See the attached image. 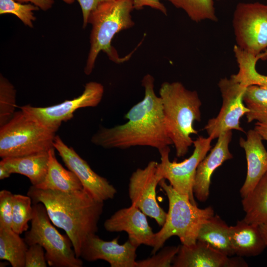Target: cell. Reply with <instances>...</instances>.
<instances>
[{
  "label": "cell",
  "mask_w": 267,
  "mask_h": 267,
  "mask_svg": "<svg viewBox=\"0 0 267 267\" xmlns=\"http://www.w3.org/2000/svg\"></svg>",
  "instance_id": "cell-40"
},
{
  "label": "cell",
  "mask_w": 267,
  "mask_h": 267,
  "mask_svg": "<svg viewBox=\"0 0 267 267\" xmlns=\"http://www.w3.org/2000/svg\"><path fill=\"white\" fill-rule=\"evenodd\" d=\"M79 2L83 14V28H86L88 24V19L90 13L99 5L111 0H76Z\"/></svg>",
  "instance_id": "cell-34"
},
{
  "label": "cell",
  "mask_w": 267,
  "mask_h": 267,
  "mask_svg": "<svg viewBox=\"0 0 267 267\" xmlns=\"http://www.w3.org/2000/svg\"><path fill=\"white\" fill-rule=\"evenodd\" d=\"M154 82L151 75H145L141 81L143 98L126 114L128 121L112 128H101L92 136V143L104 148L144 146L158 151L173 145L165 125L161 98L154 90Z\"/></svg>",
  "instance_id": "cell-1"
},
{
  "label": "cell",
  "mask_w": 267,
  "mask_h": 267,
  "mask_svg": "<svg viewBox=\"0 0 267 267\" xmlns=\"http://www.w3.org/2000/svg\"><path fill=\"white\" fill-rule=\"evenodd\" d=\"M16 1L24 3L30 2L38 7L40 9L46 11L52 6L54 3V0H15ZM64 2L68 4L73 3L75 0H62Z\"/></svg>",
  "instance_id": "cell-36"
},
{
  "label": "cell",
  "mask_w": 267,
  "mask_h": 267,
  "mask_svg": "<svg viewBox=\"0 0 267 267\" xmlns=\"http://www.w3.org/2000/svg\"><path fill=\"white\" fill-rule=\"evenodd\" d=\"M48 152L43 151L27 155L2 158L0 166L11 175L18 174L27 177L32 185L43 181L48 170Z\"/></svg>",
  "instance_id": "cell-19"
},
{
  "label": "cell",
  "mask_w": 267,
  "mask_h": 267,
  "mask_svg": "<svg viewBox=\"0 0 267 267\" xmlns=\"http://www.w3.org/2000/svg\"><path fill=\"white\" fill-rule=\"evenodd\" d=\"M259 226L265 243L267 246V222L260 224Z\"/></svg>",
  "instance_id": "cell-38"
},
{
  "label": "cell",
  "mask_w": 267,
  "mask_h": 267,
  "mask_svg": "<svg viewBox=\"0 0 267 267\" xmlns=\"http://www.w3.org/2000/svg\"><path fill=\"white\" fill-rule=\"evenodd\" d=\"M174 267H248L244 260L230 258L214 250L206 243L197 240L195 244L179 246L172 263Z\"/></svg>",
  "instance_id": "cell-16"
},
{
  "label": "cell",
  "mask_w": 267,
  "mask_h": 267,
  "mask_svg": "<svg viewBox=\"0 0 267 267\" xmlns=\"http://www.w3.org/2000/svg\"><path fill=\"white\" fill-rule=\"evenodd\" d=\"M159 184L168 197L169 210L164 225L155 233V245L152 254L157 253L173 236H177L183 245L195 244L202 225L214 215L212 207L199 208L188 196L178 192L164 179Z\"/></svg>",
  "instance_id": "cell-5"
},
{
  "label": "cell",
  "mask_w": 267,
  "mask_h": 267,
  "mask_svg": "<svg viewBox=\"0 0 267 267\" xmlns=\"http://www.w3.org/2000/svg\"><path fill=\"white\" fill-rule=\"evenodd\" d=\"M229 239L235 254L240 257H254L261 254L267 247L259 225L243 220L230 226Z\"/></svg>",
  "instance_id": "cell-20"
},
{
  "label": "cell",
  "mask_w": 267,
  "mask_h": 267,
  "mask_svg": "<svg viewBox=\"0 0 267 267\" xmlns=\"http://www.w3.org/2000/svg\"><path fill=\"white\" fill-rule=\"evenodd\" d=\"M263 140L254 129L247 132L246 139L240 138L239 144L245 151L247 164L246 178L240 190L242 198L254 189L267 172V150Z\"/></svg>",
  "instance_id": "cell-18"
},
{
  "label": "cell",
  "mask_w": 267,
  "mask_h": 267,
  "mask_svg": "<svg viewBox=\"0 0 267 267\" xmlns=\"http://www.w3.org/2000/svg\"><path fill=\"white\" fill-rule=\"evenodd\" d=\"M159 94L168 135L177 157H183L193 144L191 135L198 134L194 123L201 120V101L196 91L179 82H164Z\"/></svg>",
  "instance_id": "cell-3"
},
{
  "label": "cell",
  "mask_w": 267,
  "mask_h": 267,
  "mask_svg": "<svg viewBox=\"0 0 267 267\" xmlns=\"http://www.w3.org/2000/svg\"><path fill=\"white\" fill-rule=\"evenodd\" d=\"M179 246H167L146 259L136 261V267H170L179 250Z\"/></svg>",
  "instance_id": "cell-31"
},
{
  "label": "cell",
  "mask_w": 267,
  "mask_h": 267,
  "mask_svg": "<svg viewBox=\"0 0 267 267\" xmlns=\"http://www.w3.org/2000/svg\"><path fill=\"white\" fill-rule=\"evenodd\" d=\"M40 8L34 4L22 3L15 0H0V14H12L17 16L25 25L33 27L36 19L34 11Z\"/></svg>",
  "instance_id": "cell-30"
},
{
  "label": "cell",
  "mask_w": 267,
  "mask_h": 267,
  "mask_svg": "<svg viewBox=\"0 0 267 267\" xmlns=\"http://www.w3.org/2000/svg\"><path fill=\"white\" fill-rule=\"evenodd\" d=\"M27 195L33 204L41 203L52 223L61 228L71 240L80 258L87 238L98 231L103 202L94 199L84 188L70 191L42 189L31 186Z\"/></svg>",
  "instance_id": "cell-2"
},
{
  "label": "cell",
  "mask_w": 267,
  "mask_h": 267,
  "mask_svg": "<svg viewBox=\"0 0 267 267\" xmlns=\"http://www.w3.org/2000/svg\"><path fill=\"white\" fill-rule=\"evenodd\" d=\"M183 10L195 22L204 20L217 21L213 0H165Z\"/></svg>",
  "instance_id": "cell-27"
},
{
  "label": "cell",
  "mask_w": 267,
  "mask_h": 267,
  "mask_svg": "<svg viewBox=\"0 0 267 267\" xmlns=\"http://www.w3.org/2000/svg\"><path fill=\"white\" fill-rule=\"evenodd\" d=\"M54 150L53 147L48 151L49 160L47 174L43 181L35 187L64 192L83 189V185L76 175L70 170L65 169L59 163Z\"/></svg>",
  "instance_id": "cell-21"
},
{
  "label": "cell",
  "mask_w": 267,
  "mask_h": 267,
  "mask_svg": "<svg viewBox=\"0 0 267 267\" xmlns=\"http://www.w3.org/2000/svg\"><path fill=\"white\" fill-rule=\"evenodd\" d=\"M233 52L239 70L237 74L231 76L245 87L251 85L267 87V76L259 73L256 69L258 61L267 57V49L261 54L255 56L244 51L235 45Z\"/></svg>",
  "instance_id": "cell-24"
},
{
  "label": "cell",
  "mask_w": 267,
  "mask_h": 267,
  "mask_svg": "<svg viewBox=\"0 0 267 267\" xmlns=\"http://www.w3.org/2000/svg\"><path fill=\"white\" fill-rule=\"evenodd\" d=\"M13 196L10 191H0V229H12Z\"/></svg>",
  "instance_id": "cell-32"
},
{
  "label": "cell",
  "mask_w": 267,
  "mask_h": 267,
  "mask_svg": "<svg viewBox=\"0 0 267 267\" xmlns=\"http://www.w3.org/2000/svg\"><path fill=\"white\" fill-rule=\"evenodd\" d=\"M242 205L246 222L259 225L267 222V172L254 189L242 198Z\"/></svg>",
  "instance_id": "cell-23"
},
{
  "label": "cell",
  "mask_w": 267,
  "mask_h": 267,
  "mask_svg": "<svg viewBox=\"0 0 267 267\" xmlns=\"http://www.w3.org/2000/svg\"><path fill=\"white\" fill-rule=\"evenodd\" d=\"M134 9L132 0H111L99 5L92 11L88 19L92 26L90 35V48L84 72L90 75L96 59L101 51L116 63L128 60L132 53L120 57L111 42L119 32L134 26L131 12Z\"/></svg>",
  "instance_id": "cell-4"
},
{
  "label": "cell",
  "mask_w": 267,
  "mask_h": 267,
  "mask_svg": "<svg viewBox=\"0 0 267 267\" xmlns=\"http://www.w3.org/2000/svg\"><path fill=\"white\" fill-rule=\"evenodd\" d=\"M11 174L3 166H0V179H3L9 178Z\"/></svg>",
  "instance_id": "cell-39"
},
{
  "label": "cell",
  "mask_w": 267,
  "mask_h": 267,
  "mask_svg": "<svg viewBox=\"0 0 267 267\" xmlns=\"http://www.w3.org/2000/svg\"><path fill=\"white\" fill-rule=\"evenodd\" d=\"M146 216L137 207L132 205L116 212L105 221L104 227L109 232L125 231L129 240L138 247L143 244L153 247L155 233Z\"/></svg>",
  "instance_id": "cell-15"
},
{
  "label": "cell",
  "mask_w": 267,
  "mask_h": 267,
  "mask_svg": "<svg viewBox=\"0 0 267 267\" xmlns=\"http://www.w3.org/2000/svg\"><path fill=\"white\" fill-rule=\"evenodd\" d=\"M44 250L38 244L29 246L25 256V267H46Z\"/></svg>",
  "instance_id": "cell-33"
},
{
  "label": "cell",
  "mask_w": 267,
  "mask_h": 267,
  "mask_svg": "<svg viewBox=\"0 0 267 267\" xmlns=\"http://www.w3.org/2000/svg\"><path fill=\"white\" fill-rule=\"evenodd\" d=\"M20 234L12 229H0V259L12 267H25L28 245Z\"/></svg>",
  "instance_id": "cell-25"
},
{
  "label": "cell",
  "mask_w": 267,
  "mask_h": 267,
  "mask_svg": "<svg viewBox=\"0 0 267 267\" xmlns=\"http://www.w3.org/2000/svg\"><path fill=\"white\" fill-rule=\"evenodd\" d=\"M55 132L21 109L0 128V157H17L53 147Z\"/></svg>",
  "instance_id": "cell-6"
},
{
  "label": "cell",
  "mask_w": 267,
  "mask_h": 267,
  "mask_svg": "<svg viewBox=\"0 0 267 267\" xmlns=\"http://www.w3.org/2000/svg\"><path fill=\"white\" fill-rule=\"evenodd\" d=\"M243 99L249 110L246 114L247 122L257 121L267 123V87L251 85L246 87Z\"/></svg>",
  "instance_id": "cell-26"
},
{
  "label": "cell",
  "mask_w": 267,
  "mask_h": 267,
  "mask_svg": "<svg viewBox=\"0 0 267 267\" xmlns=\"http://www.w3.org/2000/svg\"><path fill=\"white\" fill-rule=\"evenodd\" d=\"M232 131L222 133L218 138L217 142L199 164L193 187L194 196L200 202L208 198L211 176L214 171L223 162L233 158L229 149L232 138Z\"/></svg>",
  "instance_id": "cell-17"
},
{
  "label": "cell",
  "mask_w": 267,
  "mask_h": 267,
  "mask_svg": "<svg viewBox=\"0 0 267 267\" xmlns=\"http://www.w3.org/2000/svg\"><path fill=\"white\" fill-rule=\"evenodd\" d=\"M212 138L199 136L193 140L194 150L191 155L180 162L171 161L170 149L166 147L159 151L161 162L158 170L164 179L179 193L188 196L191 202L197 205L194 198L193 187L197 167L211 148Z\"/></svg>",
  "instance_id": "cell-9"
},
{
  "label": "cell",
  "mask_w": 267,
  "mask_h": 267,
  "mask_svg": "<svg viewBox=\"0 0 267 267\" xmlns=\"http://www.w3.org/2000/svg\"><path fill=\"white\" fill-rule=\"evenodd\" d=\"M232 26L239 48L255 56L267 49V4L239 3L233 13Z\"/></svg>",
  "instance_id": "cell-8"
},
{
  "label": "cell",
  "mask_w": 267,
  "mask_h": 267,
  "mask_svg": "<svg viewBox=\"0 0 267 267\" xmlns=\"http://www.w3.org/2000/svg\"><path fill=\"white\" fill-rule=\"evenodd\" d=\"M33 207L31 226L24 238L28 246L35 244L42 246L50 267H82L83 261L77 256L71 240L52 225L44 205L35 203Z\"/></svg>",
  "instance_id": "cell-7"
},
{
  "label": "cell",
  "mask_w": 267,
  "mask_h": 267,
  "mask_svg": "<svg viewBox=\"0 0 267 267\" xmlns=\"http://www.w3.org/2000/svg\"><path fill=\"white\" fill-rule=\"evenodd\" d=\"M53 146L59 153L67 168L73 172L81 181L83 188L94 199L100 202L113 199L117 190L105 178L95 173L88 163L72 148L56 135Z\"/></svg>",
  "instance_id": "cell-13"
},
{
  "label": "cell",
  "mask_w": 267,
  "mask_h": 267,
  "mask_svg": "<svg viewBox=\"0 0 267 267\" xmlns=\"http://www.w3.org/2000/svg\"><path fill=\"white\" fill-rule=\"evenodd\" d=\"M229 226L219 216L209 218L199 230L197 240L229 257L235 254L229 234Z\"/></svg>",
  "instance_id": "cell-22"
},
{
  "label": "cell",
  "mask_w": 267,
  "mask_h": 267,
  "mask_svg": "<svg viewBox=\"0 0 267 267\" xmlns=\"http://www.w3.org/2000/svg\"><path fill=\"white\" fill-rule=\"evenodd\" d=\"M132 1L134 9L139 10L144 7H149L166 15L167 14V8L159 0H132Z\"/></svg>",
  "instance_id": "cell-35"
},
{
  "label": "cell",
  "mask_w": 267,
  "mask_h": 267,
  "mask_svg": "<svg viewBox=\"0 0 267 267\" xmlns=\"http://www.w3.org/2000/svg\"><path fill=\"white\" fill-rule=\"evenodd\" d=\"M32 200L27 195L13 194L12 229L21 234L27 231L33 216Z\"/></svg>",
  "instance_id": "cell-28"
},
{
  "label": "cell",
  "mask_w": 267,
  "mask_h": 267,
  "mask_svg": "<svg viewBox=\"0 0 267 267\" xmlns=\"http://www.w3.org/2000/svg\"><path fill=\"white\" fill-rule=\"evenodd\" d=\"M254 129L260 134L263 140L267 141V123L257 122Z\"/></svg>",
  "instance_id": "cell-37"
},
{
  "label": "cell",
  "mask_w": 267,
  "mask_h": 267,
  "mask_svg": "<svg viewBox=\"0 0 267 267\" xmlns=\"http://www.w3.org/2000/svg\"><path fill=\"white\" fill-rule=\"evenodd\" d=\"M222 104L218 115L209 120L204 127L212 139L218 138L222 133L233 130L244 132L240 126V119L249 112L243 102L246 87L232 76L222 78L219 82Z\"/></svg>",
  "instance_id": "cell-10"
},
{
  "label": "cell",
  "mask_w": 267,
  "mask_h": 267,
  "mask_svg": "<svg viewBox=\"0 0 267 267\" xmlns=\"http://www.w3.org/2000/svg\"><path fill=\"white\" fill-rule=\"evenodd\" d=\"M103 93L104 87L102 84L96 82H89L85 86L82 94L73 99L48 107H34L26 105L20 108L56 132L62 122L74 117V113L78 109L97 106L100 102Z\"/></svg>",
  "instance_id": "cell-12"
},
{
  "label": "cell",
  "mask_w": 267,
  "mask_h": 267,
  "mask_svg": "<svg viewBox=\"0 0 267 267\" xmlns=\"http://www.w3.org/2000/svg\"><path fill=\"white\" fill-rule=\"evenodd\" d=\"M118 240V236L111 241H105L96 234H91L84 242L80 258L88 262L102 260L111 267H136L138 246L129 239L120 244Z\"/></svg>",
  "instance_id": "cell-14"
},
{
  "label": "cell",
  "mask_w": 267,
  "mask_h": 267,
  "mask_svg": "<svg viewBox=\"0 0 267 267\" xmlns=\"http://www.w3.org/2000/svg\"><path fill=\"white\" fill-rule=\"evenodd\" d=\"M16 90L2 75L0 78V127L6 123L13 116L16 103Z\"/></svg>",
  "instance_id": "cell-29"
},
{
  "label": "cell",
  "mask_w": 267,
  "mask_h": 267,
  "mask_svg": "<svg viewBox=\"0 0 267 267\" xmlns=\"http://www.w3.org/2000/svg\"><path fill=\"white\" fill-rule=\"evenodd\" d=\"M158 164L151 161L145 168L137 169L133 173L129 180V196L132 205L162 226L167 213L160 206L156 199L157 186L163 179L159 171Z\"/></svg>",
  "instance_id": "cell-11"
}]
</instances>
